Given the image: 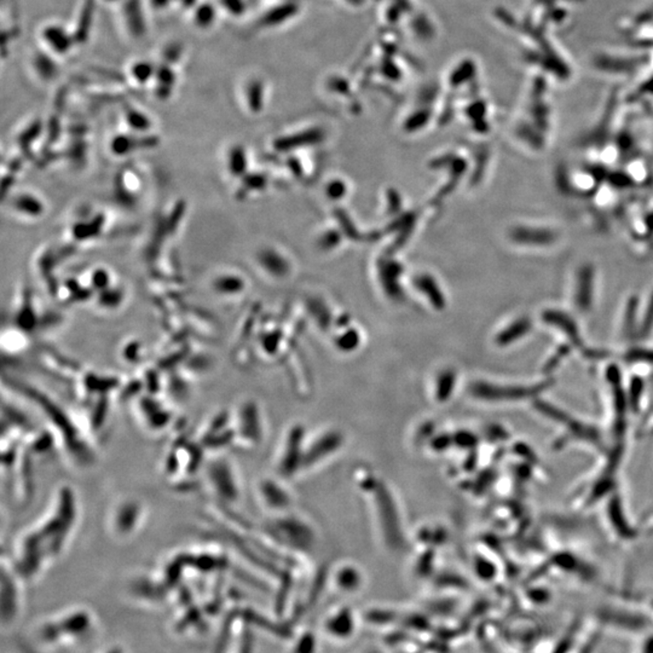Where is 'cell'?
<instances>
[{
    "label": "cell",
    "mask_w": 653,
    "mask_h": 653,
    "mask_svg": "<svg viewBox=\"0 0 653 653\" xmlns=\"http://www.w3.org/2000/svg\"><path fill=\"white\" fill-rule=\"evenodd\" d=\"M73 504V495L65 491V497L57 499L55 509L50 514H47L42 519L39 525L33 527L27 535L22 537V546L19 547V554L21 553L24 560L33 559L37 553H42V547L49 546L50 555L60 553L62 546L69 538L72 529L74 527L75 513L73 509H69Z\"/></svg>",
    "instance_id": "1"
},
{
    "label": "cell",
    "mask_w": 653,
    "mask_h": 653,
    "mask_svg": "<svg viewBox=\"0 0 653 653\" xmlns=\"http://www.w3.org/2000/svg\"><path fill=\"white\" fill-rule=\"evenodd\" d=\"M358 620L350 607H339L326 615L323 620V633L331 641L345 643L356 634Z\"/></svg>",
    "instance_id": "2"
},
{
    "label": "cell",
    "mask_w": 653,
    "mask_h": 653,
    "mask_svg": "<svg viewBox=\"0 0 653 653\" xmlns=\"http://www.w3.org/2000/svg\"><path fill=\"white\" fill-rule=\"evenodd\" d=\"M532 390L520 388H499L495 385H488V383H479L473 388V395L479 397L481 399H489V401H514V399H522L527 396H530Z\"/></svg>",
    "instance_id": "3"
},
{
    "label": "cell",
    "mask_w": 653,
    "mask_h": 653,
    "mask_svg": "<svg viewBox=\"0 0 653 653\" xmlns=\"http://www.w3.org/2000/svg\"><path fill=\"white\" fill-rule=\"evenodd\" d=\"M336 584L341 592L355 593L358 592L361 584H362V577L361 574L356 569L352 568H345L341 569L336 576Z\"/></svg>",
    "instance_id": "4"
},
{
    "label": "cell",
    "mask_w": 653,
    "mask_h": 653,
    "mask_svg": "<svg viewBox=\"0 0 653 653\" xmlns=\"http://www.w3.org/2000/svg\"><path fill=\"white\" fill-rule=\"evenodd\" d=\"M47 42L53 47L57 52H65L69 50L72 39L61 27H49L44 33Z\"/></svg>",
    "instance_id": "5"
},
{
    "label": "cell",
    "mask_w": 653,
    "mask_h": 653,
    "mask_svg": "<svg viewBox=\"0 0 653 653\" xmlns=\"http://www.w3.org/2000/svg\"><path fill=\"white\" fill-rule=\"evenodd\" d=\"M15 207L17 210L24 212V215L34 217L42 215V202L31 195L19 196L15 200Z\"/></svg>",
    "instance_id": "6"
},
{
    "label": "cell",
    "mask_w": 653,
    "mask_h": 653,
    "mask_svg": "<svg viewBox=\"0 0 653 653\" xmlns=\"http://www.w3.org/2000/svg\"><path fill=\"white\" fill-rule=\"evenodd\" d=\"M215 286L220 293H233L241 288V281L233 276H222L217 279Z\"/></svg>",
    "instance_id": "7"
},
{
    "label": "cell",
    "mask_w": 653,
    "mask_h": 653,
    "mask_svg": "<svg viewBox=\"0 0 653 653\" xmlns=\"http://www.w3.org/2000/svg\"><path fill=\"white\" fill-rule=\"evenodd\" d=\"M91 22H92V8L90 3L86 4V6L84 8V11H83V15H81V21H80L79 29H78V34L75 35V40H79V42H83L86 38V33L90 31V26H91Z\"/></svg>",
    "instance_id": "8"
},
{
    "label": "cell",
    "mask_w": 653,
    "mask_h": 653,
    "mask_svg": "<svg viewBox=\"0 0 653 653\" xmlns=\"http://www.w3.org/2000/svg\"><path fill=\"white\" fill-rule=\"evenodd\" d=\"M135 148H137V143H135V140H132L130 137H117L115 140H113L112 149L115 154H127Z\"/></svg>",
    "instance_id": "9"
},
{
    "label": "cell",
    "mask_w": 653,
    "mask_h": 653,
    "mask_svg": "<svg viewBox=\"0 0 653 653\" xmlns=\"http://www.w3.org/2000/svg\"><path fill=\"white\" fill-rule=\"evenodd\" d=\"M127 120L130 122L131 127H133L135 130L145 131L148 130L150 126L149 120L143 114L135 110H131L127 114Z\"/></svg>",
    "instance_id": "10"
},
{
    "label": "cell",
    "mask_w": 653,
    "mask_h": 653,
    "mask_svg": "<svg viewBox=\"0 0 653 653\" xmlns=\"http://www.w3.org/2000/svg\"><path fill=\"white\" fill-rule=\"evenodd\" d=\"M243 151H241L240 149H233L230 154V159H229V166H230V170L231 172L233 173H240L241 171L245 170V166H246V161H245V156H243Z\"/></svg>",
    "instance_id": "11"
},
{
    "label": "cell",
    "mask_w": 653,
    "mask_h": 653,
    "mask_svg": "<svg viewBox=\"0 0 653 653\" xmlns=\"http://www.w3.org/2000/svg\"><path fill=\"white\" fill-rule=\"evenodd\" d=\"M153 67L149 65V63H137V65L133 67L132 69V73H133V76L135 79L138 80L140 83H145L149 80L150 76L153 75Z\"/></svg>",
    "instance_id": "12"
},
{
    "label": "cell",
    "mask_w": 653,
    "mask_h": 653,
    "mask_svg": "<svg viewBox=\"0 0 653 653\" xmlns=\"http://www.w3.org/2000/svg\"><path fill=\"white\" fill-rule=\"evenodd\" d=\"M611 513L612 520H613L615 527H616L617 529H618V530L622 532V534H625V536H630V532H631V530H630V527L628 529L627 524H625V517H623V512L620 511V507H618L617 504L616 506H613V507L611 509Z\"/></svg>",
    "instance_id": "13"
},
{
    "label": "cell",
    "mask_w": 653,
    "mask_h": 653,
    "mask_svg": "<svg viewBox=\"0 0 653 653\" xmlns=\"http://www.w3.org/2000/svg\"><path fill=\"white\" fill-rule=\"evenodd\" d=\"M92 283L99 292L107 290L109 287V275L104 270H96L92 276Z\"/></svg>",
    "instance_id": "14"
},
{
    "label": "cell",
    "mask_w": 653,
    "mask_h": 653,
    "mask_svg": "<svg viewBox=\"0 0 653 653\" xmlns=\"http://www.w3.org/2000/svg\"><path fill=\"white\" fill-rule=\"evenodd\" d=\"M196 19H197V22L201 24V26H207L212 22V19H215V11L210 6H201L199 11H197V15H196Z\"/></svg>",
    "instance_id": "15"
},
{
    "label": "cell",
    "mask_w": 653,
    "mask_h": 653,
    "mask_svg": "<svg viewBox=\"0 0 653 653\" xmlns=\"http://www.w3.org/2000/svg\"><path fill=\"white\" fill-rule=\"evenodd\" d=\"M122 300V295L119 294V292H112L110 290H103L102 297H101V301H102L106 306H112V305H115V304L119 303Z\"/></svg>",
    "instance_id": "16"
},
{
    "label": "cell",
    "mask_w": 653,
    "mask_h": 653,
    "mask_svg": "<svg viewBox=\"0 0 653 653\" xmlns=\"http://www.w3.org/2000/svg\"><path fill=\"white\" fill-rule=\"evenodd\" d=\"M359 653H383V651L379 649L378 646L369 644L367 645V646H364L363 649L361 650V652Z\"/></svg>",
    "instance_id": "17"
},
{
    "label": "cell",
    "mask_w": 653,
    "mask_h": 653,
    "mask_svg": "<svg viewBox=\"0 0 653 653\" xmlns=\"http://www.w3.org/2000/svg\"><path fill=\"white\" fill-rule=\"evenodd\" d=\"M651 305H652V310H653V298H652V304H651ZM652 323H653V311H650V313H647V315H646V320H645V328H649V326H652Z\"/></svg>",
    "instance_id": "18"
},
{
    "label": "cell",
    "mask_w": 653,
    "mask_h": 653,
    "mask_svg": "<svg viewBox=\"0 0 653 653\" xmlns=\"http://www.w3.org/2000/svg\"><path fill=\"white\" fill-rule=\"evenodd\" d=\"M109 1H113V0H109Z\"/></svg>",
    "instance_id": "19"
}]
</instances>
